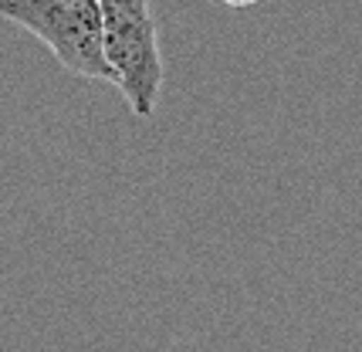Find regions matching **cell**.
<instances>
[{"mask_svg": "<svg viewBox=\"0 0 362 352\" xmlns=\"http://www.w3.org/2000/svg\"><path fill=\"white\" fill-rule=\"evenodd\" d=\"M0 17L34 34L64 71L115 85L105 58L102 0H0Z\"/></svg>", "mask_w": 362, "mask_h": 352, "instance_id": "cell-1", "label": "cell"}, {"mask_svg": "<svg viewBox=\"0 0 362 352\" xmlns=\"http://www.w3.org/2000/svg\"><path fill=\"white\" fill-rule=\"evenodd\" d=\"M105 58L129 109L149 119L163 92V58L149 0H102Z\"/></svg>", "mask_w": 362, "mask_h": 352, "instance_id": "cell-2", "label": "cell"}, {"mask_svg": "<svg viewBox=\"0 0 362 352\" xmlns=\"http://www.w3.org/2000/svg\"><path fill=\"white\" fill-rule=\"evenodd\" d=\"M221 4H227V7H251L257 0H221Z\"/></svg>", "mask_w": 362, "mask_h": 352, "instance_id": "cell-3", "label": "cell"}]
</instances>
